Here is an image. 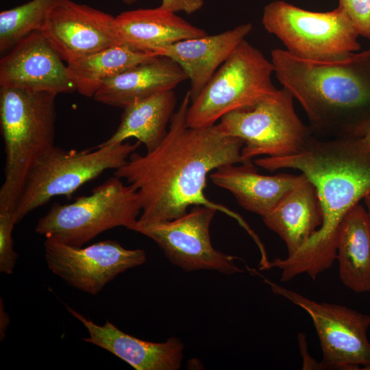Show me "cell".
Returning <instances> with one entry per match:
<instances>
[{
	"instance_id": "1",
	"label": "cell",
	"mask_w": 370,
	"mask_h": 370,
	"mask_svg": "<svg viewBox=\"0 0 370 370\" xmlns=\"http://www.w3.org/2000/svg\"><path fill=\"white\" fill-rule=\"evenodd\" d=\"M190 101L188 90L160 145L145 154L133 152L114 175L136 190L142 207L140 222L173 220L187 213L190 206H204L244 223L236 214L211 201L204 193L211 171L223 165L243 163L244 143L225 134L218 124L188 127L186 115Z\"/></svg>"
},
{
	"instance_id": "2",
	"label": "cell",
	"mask_w": 370,
	"mask_h": 370,
	"mask_svg": "<svg viewBox=\"0 0 370 370\" xmlns=\"http://www.w3.org/2000/svg\"><path fill=\"white\" fill-rule=\"evenodd\" d=\"M269 171L297 170L315 187L322 212L320 227L291 256L269 262L281 270V282L306 273L314 280L336 258L342 222L347 212L370 191V150L360 138L317 139L312 136L298 153L257 158Z\"/></svg>"
},
{
	"instance_id": "3",
	"label": "cell",
	"mask_w": 370,
	"mask_h": 370,
	"mask_svg": "<svg viewBox=\"0 0 370 370\" xmlns=\"http://www.w3.org/2000/svg\"><path fill=\"white\" fill-rule=\"evenodd\" d=\"M274 73L303 108L312 134L361 138L370 130V49L335 61L271 52Z\"/></svg>"
},
{
	"instance_id": "4",
	"label": "cell",
	"mask_w": 370,
	"mask_h": 370,
	"mask_svg": "<svg viewBox=\"0 0 370 370\" xmlns=\"http://www.w3.org/2000/svg\"><path fill=\"white\" fill-rule=\"evenodd\" d=\"M56 97L47 92L0 89V125L5 154L0 210L12 212L31 168L54 145Z\"/></svg>"
},
{
	"instance_id": "5",
	"label": "cell",
	"mask_w": 370,
	"mask_h": 370,
	"mask_svg": "<svg viewBox=\"0 0 370 370\" xmlns=\"http://www.w3.org/2000/svg\"><path fill=\"white\" fill-rule=\"evenodd\" d=\"M141 210L136 190L114 175L73 203H54L40 218L35 231L46 238L82 247L114 227L130 230Z\"/></svg>"
},
{
	"instance_id": "6",
	"label": "cell",
	"mask_w": 370,
	"mask_h": 370,
	"mask_svg": "<svg viewBox=\"0 0 370 370\" xmlns=\"http://www.w3.org/2000/svg\"><path fill=\"white\" fill-rule=\"evenodd\" d=\"M140 143L97 146L94 150H66L53 145L34 164L12 213L16 223L53 197H70L105 171L124 165Z\"/></svg>"
},
{
	"instance_id": "7",
	"label": "cell",
	"mask_w": 370,
	"mask_h": 370,
	"mask_svg": "<svg viewBox=\"0 0 370 370\" xmlns=\"http://www.w3.org/2000/svg\"><path fill=\"white\" fill-rule=\"evenodd\" d=\"M274 68L264 54L245 39L218 69L189 105L186 125H213L225 114L253 106L273 95Z\"/></svg>"
},
{
	"instance_id": "8",
	"label": "cell",
	"mask_w": 370,
	"mask_h": 370,
	"mask_svg": "<svg viewBox=\"0 0 370 370\" xmlns=\"http://www.w3.org/2000/svg\"><path fill=\"white\" fill-rule=\"evenodd\" d=\"M262 23L286 51L299 58L335 61L360 49L358 32L338 7L330 12H313L275 0L264 8Z\"/></svg>"
},
{
	"instance_id": "9",
	"label": "cell",
	"mask_w": 370,
	"mask_h": 370,
	"mask_svg": "<svg viewBox=\"0 0 370 370\" xmlns=\"http://www.w3.org/2000/svg\"><path fill=\"white\" fill-rule=\"evenodd\" d=\"M293 99L282 87L275 95L220 119L218 125L225 134L243 141V163L262 155L291 156L304 148L312 133L297 114Z\"/></svg>"
},
{
	"instance_id": "10",
	"label": "cell",
	"mask_w": 370,
	"mask_h": 370,
	"mask_svg": "<svg viewBox=\"0 0 370 370\" xmlns=\"http://www.w3.org/2000/svg\"><path fill=\"white\" fill-rule=\"evenodd\" d=\"M273 293L306 311L319 339L323 369L370 370V316L345 306L316 301L268 279Z\"/></svg>"
},
{
	"instance_id": "11",
	"label": "cell",
	"mask_w": 370,
	"mask_h": 370,
	"mask_svg": "<svg viewBox=\"0 0 370 370\" xmlns=\"http://www.w3.org/2000/svg\"><path fill=\"white\" fill-rule=\"evenodd\" d=\"M217 210L195 206L189 212L171 221L142 223L130 229L153 240L168 260L185 271L213 270L226 275L243 272L234 258L214 249L210 225Z\"/></svg>"
},
{
	"instance_id": "12",
	"label": "cell",
	"mask_w": 370,
	"mask_h": 370,
	"mask_svg": "<svg viewBox=\"0 0 370 370\" xmlns=\"http://www.w3.org/2000/svg\"><path fill=\"white\" fill-rule=\"evenodd\" d=\"M45 259L49 269L69 286L95 295L121 273L147 261L143 249H128L106 240L86 247L46 238Z\"/></svg>"
},
{
	"instance_id": "13",
	"label": "cell",
	"mask_w": 370,
	"mask_h": 370,
	"mask_svg": "<svg viewBox=\"0 0 370 370\" xmlns=\"http://www.w3.org/2000/svg\"><path fill=\"white\" fill-rule=\"evenodd\" d=\"M67 64L123 44L115 17L86 4L60 0L40 31Z\"/></svg>"
},
{
	"instance_id": "14",
	"label": "cell",
	"mask_w": 370,
	"mask_h": 370,
	"mask_svg": "<svg viewBox=\"0 0 370 370\" xmlns=\"http://www.w3.org/2000/svg\"><path fill=\"white\" fill-rule=\"evenodd\" d=\"M0 87L56 95L75 90L67 65L39 31L24 38L1 59Z\"/></svg>"
},
{
	"instance_id": "15",
	"label": "cell",
	"mask_w": 370,
	"mask_h": 370,
	"mask_svg": "<svg viewBox=\"0 0 370 370\" xmlns=\"http://www.w3.org/2000/svg\"><path fill=\"white\" fill-rule=\"evenodd\" d=\"M68 312L86 328L83 341L99 347L137 370H177L182 365L184 345L175 336L155 343L125 333L109 321L98 325L71 307Z\"/></svg>"
},
{
	"instance_id": "16",
	"label": "cell",
	"mask_w": 370,
	"mask_h": 370,
	"mask_svg": "<svg viewBox=\"0 0 370 370\" xmlns=\"http://www.w3.org/2000/svg\"><path fill=\"white\" fill-rule=\"evenodd\" d=\"M252 27L251 23H244L220 34L180 40L158 49L155 55L170 58L183 69L190 81L193 101Z\"/></svg>"
},
{
	"instance_id": "17",
	"label": "cell",
	"mask_w": 370,
	"mask_h": 370,
	"mask_svg": "<svg viewBox=\"0 0 370 370\" xmlns=\"http://www.w3.org/2000/svg\"><path fill=\"white\" fill-rule=\"evenodd\" d=\"M209 176L216 186L230 191L242 208L262 217L306 180L302 173L261 175L251 161L221 166Z\"/></svg>"
},
{
	"instance_id": "18",
	"label": "cell",
	"mask_w": 370,
	"mask_h": 370,
	"mask_svg": "<svg viewBox=\"0 0 370 370\" xmlns=\"http://www.w3.org/2000/svg\"><path fill=\"white\" fill-rule=\"evenodd\" d=\"M120 40L140 51L151 53L185 39L207 32L160 6L121 12L115 17Z\"/></svg>"
},
{
	"instance_id": "19",
	"label": "cell",
	"mask_w": 370,
	"mask_h": 370,
	"mask_svg": "<svg viewBox=\"0 0 370 370\" xmlns=\"http://www.w3.org/2000/svg\"><path fill=\"white\" fill-rule=\"evenodd\" d=\"M187 79L176 62L158 56L107 79L93 97L98 102L123 108L136 100L173 90Z\"/></svg>"
},
{
	"instance_id": "20",
	"label": "cell",
	"mask_w": 370,
	"mask_h": 370,
	"mask_svg": "<svg viewBox=\"0 0 370 370\" xmlns=\"http://www.w3.org/2000/svg\"><path fill=\"white\" fill-rule=\"evenodd\" d=\"M262 218L265 225L284 242L288 256L293 255L315 233L323 221L314 186L306 179Z\"/></svg>"
},
{
	"instance_id": "21",
	"label": "cell",
	"mask_w": 370,
	"mask_h": 370,
	"mask_svg": "<svg viewBox=\"0 0 370 370\" xmlns=\"http://www.w3.org/2000/svg\"><path fill=\"white\" fill-rule=\"evenodd\" d=\"M175 105L174 89L133 101L123 108L116 131L97 146L114 145L135 138L145 146L147 151H152L166 136V126L175 112Z\"/></svg>"
},
{
	"instance_id": "22",
	"label": "cell",
	"mask_w": 370,
	"mask_h": 370,
	"mask_svg": "<svg viewBox=\"0 0 370 370\" xmlns=\"http://www.w3.org/2000/svg\"><path fill=\"white\" fill-rule=\"evenodd\" d=\"M336 260L345 286L356 293L370 292V225L366 208L360 203L342 222Z\"/></svg>"
},
{
	"instance_id": "23",
	"label": "cell",
	"mask_w": 370,
	"mask_h": 370,
	"mask_svg": "<svg viewBox=\"0 0 370 370\" xmlns=\"http://www.w3.org/2000/svg\"><path fill=\"white\" fill-rule=\"evenodd\" d=\"M158 56L121 44L67 64V71L75 90L84 97H93L107 79Z\"/></svg>"
},
{
	"instance_id": "24",
	"label": "cell",
	"mask_w": 370,
	"mask_h": 370,
	"mask_svg": "<svg viewBox=\"0 0 370 370\" xmlns=\"http://www.w3.org/2000/svg\"><path fill=\"white\" fill-rule=\"evenodd\" d=\"M60 0H32L0 12V51L12 49L24 38L40 31Z\"/></svg>"
},
{
	"instance_id": "25",
	"label": "cell",
	"mask_w": 370,
	"mask_h": 370,
	"mask_svg": "<svg viewBox=\"0 0 370 370\" xmlns=\"http://www.w3.org/2000/svg\"><path fill=\"white\" fill-rule=\"evenodd\" d=\"M16 223L11 211L0 210V272L2 273L12 274L18 258L12 238Z\"/></svg>"
},
{
	"instance_id": "26",
	"label": "cell",
	"mask_w": 370,
	"mask_h": 370,
	"mask_svg": "<svg viewBox=\"0 0 370 370\" xmlns=\"http://www.w3.org/2000/svg\"><path fill=\"white\" fill-rule=\"evenodd\" d=\"M350 18L359 36L370 38V0H338V6Z\"/></svg>"
},
{
	"instance_id": "27",
	"label": "cell",
	"mask_w": 370,
	"mask_h": 370,
	"mask_svg": "<svg viewBox=\"0 0 370 370\" xmlns=\"http://www.w3.org/2000/svg\"><path fill=\"white\" fill-rule=\"evenodd\" d=\"M204 4V0H162L160 6L175 13L183 12L192 14L200 10Z\"/></svg>"
},
{
	"instance_id": "28",
	"label": "cell",
	"mask_w": 370,
	"mask_h": 370,
	"mask_svg": "<svg viewBox=\"0 0 370 370\" xmlns=\"http://www.w3.org/2000/svg\"><path fill=\"white\" fill-rule=\"evenodd\" d=\"M298 341L300 353L303 357L302 369H323L321 362H317L308 354L306 335L302 333L298 334Z\"/></svg>"
},
{
	"instance_id": "29",
	"label": "cell",
	"mask_w": 370,
	"mask_h": 370,
	"mask_svg": "<svg viewBox=\"0 0 370 370\" xmlns=\"http://www.w3.org/2000/svg\"><path fill=\"white\" fill-rule=\"evenodd\" d=\"M10 324V317L5 310L2 298L0 301V338L3 341L5 338L8 326Z\"/></svg>"
},
{
	"instance_id": "30",
	"label": "cell",
	"mask_w": 370,
	"mask_h": 370,
	"mask_svg": "<svg viewBox=\"0 0 370 370\" xmlns=\"http://www.w3.org/2000/svg\"><path fill=\"white\" fill-rule=\"evenodd\" d=\"M370 225V191L363 198Z\"/></svg>"
},
{
	"instance_id": "31",
	"label": "cell",
	"mask_w": 370,
	"mask_h": 370,
	"mask_svg": "<svg viewBox=\"0 0 370 370\" xmlns=\"http://www.w3.org/2000/svg\"><path fill=\"white\" fill-rule=\"evenodd\" d=\"M360 138L364 145L370 150V130Z\"/></svg>"
},
{
	"instance_id": "32",
	"label": "cell",
	"mask_w": 370,
	"mask_h": 370,
	"mask_svg": "<svg viewBox=\"0 0 370 370\" xmlns=\"http://www.w3.org/2000/svg\"><path fill=\"white\" fill-rule=\"evenodd\" d=\"M120 1L127 5H132L135 3L137 0H120Z\"/></svg>"
}]
</instances>
